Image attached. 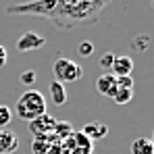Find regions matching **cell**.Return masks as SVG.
<instances>
[{
	"label": "cell",
	"instance_id": "4",
	"mask_svg": "<svg viewBox=\"0 0 154 154\" xmlns=\"http://www.w3.org/2000/svg\"><path fill=\"white\" fill-rule=\"evenodd\" d=\"M44 46H46V38L35 33V31H25L17 40V50L19 52H31L38 50V48H44Z\"/></svg>",
	"mask_w": 154,
	"mask_h": 154
},
{
	"label": "cell",
	"instance_id": "9",
	"mask_svg": "<svg viewBox=\"0 0 154 154\" xmlns=\"http://www.w3.org/2000/svg\"><path fill=\"white\" fill-rule=\"evenodd\" d=\"M133 71V58L131 56H115L112 60V67H110V73L115 77L121 75H131Z\"/></svg>",
	"mask_w": 154,
	"mask_h": 154
},
{
	"label": "cell",
	"instance_id": "13",
	"mask_svg": "<svg viewBox=\"0 0 154 154\" xmlns=\"http://www.w3.org/2000/svg\"><path fill=\"white\" fill-rule=\"evenodd\" d=\"M148 46H150V35H146V33L135 35L133 42H131V48H133V50H146Z\"/></svg>",
	"mask_w": 154,
	"mask_h": 154
},
{
	"label": "cell",
	"instance_id": "20",
	"mask_svg": "<svg viewBox=\"0 0 154 154\" xmlns=\"http://www.w3.org/2000/svg\"><path fill=\"white\" fill-rule=\"evenodd\" d=\"M106 2H110V0H106Z\"/></svg>",
	"mask_w": 154,
	"mask_h": 154
},
{
	"label": "cell",
	"instance_id": "11",
	"mask_svg": "<svg viewBox=\"0 0 154 154\" xmlns=\"http://www.w3.org/2000/svg\"><path fill=\"white\" fill-rule=\"evenodd\" d=\"M131 154H154V144L150 137H137L131 142Z\"/></svg>",
	"mask_w": 154,
	"mask_h": 154
},
{
	"label": "cell",
	"instance_id": "1",
	"mask_svg": "<svg viewBox=\"0 0 154 154\" xmlns=\"http://www.w3.org/2000/svg\"><path fill=\"white\" fill-rule=\"evenodd\" d=\"M106 4V0H29L23 4H11L6 13L38 15L58 29H71L77 25H94Z\"/></svg>",
	"mask_w": 154,
	"mask_h": 154
},
{
	"label": "cell",
	"instance_id": "16",
	"mask_svg": "<svg viewBox=\"0 0 154 154\" xmlns=\"http://www.w3.org/2000/svg\"><path fill=\"white\" fill-rule=\"evenodd\" d=\"M77 52H79V56L88 58V56H92V54H94V44L85 40V42H81V44H79V48H77Z\"/></svg>",
	"mask_w": 154,
	"mask_h": 154
},
{
	"label": "cell",
	"instance_id": "19",
	"mask_svg": "<svg viewBox=\"0 0 154 154\" xmlns=\"http://www.w3.org/2000/svg\"><path fill=\"white\" fill-rule=\"evenodd\" d=\"M6 60H8V52H6V48L0 44V69L6 65Z\"/></svg>",
	"mask_w": 154,
	"mask_h": 154
},
{
	"label": "cell",
	"instance_id": "7",
	"mask_svg": "<svg viewBox=\"0 0 154 154\" xmlns=\"http://www.w3.org/2000/svg\"><path fill=\"white\" fill-rule=\"evenodd\" d=\"M19 150V137L11 129H0V154H13Z\"/></svg>",
	"mask_w": 154,
	"mask_h": 154
},
{
	"label": "cell",
	"instance_id": "5",
	"mask_svg": "<svg viewBox=\"0 0 154 154\" xmlns=\"http://www.w3.org/2000/svg\"><path fill=\"white\" fill-rule=\"evenodd\" d=\"M56 125V119L50 117L48 112H44L42 117H38V119H33L31 123H29V131L35 135V137H44V135H50L52 129Z\"/></svg>",
	"mask_w": 154,
	"mask_h": 154
},
{
	"label": "cell",
	"instance_id": "12",
	"mask_svg": "<svg viewBox=\"0 0 154 154\" xmlns=\"http://www.w3.org/2000/svg\"><path fill=\"white\" fill-rule=\"evenodd\" d=\"M131 98H133V90H127V88H117V92L112 96V100L119 104V106L131 102Z\"/></svg>",
	"mask_w": 154,
	"mask_h": 154
},
{
	"label": "cell",
	"instance_id": "18",
	"mask_svg": "<svg viewBox=\"0 0 154 154\" xmlns=\"http://www.w3.org/2000/svg\"><path fill=\"white\" fill-rule=\"evenodd\" d=\"M112 60H115V54H112V52H104L102 56H100V67L110 71V67H112Z\"/></svg>",
	"mask_w": 154,
	"mask_h": 154
},
{
	"label": "cell",
	"instance_id": "14",
	"mask_svg": "<svg viewBox=\"0 0 154 154\" xmlns=\"http://www.w3.org/2000/svg\"><path fill=\"white\" fill-rule=\"evenodd\" d=\"M11 119H13V110H11L6 104H0V129L8 127Z\"/></svg>",
	"mask_w": 154,
	"mask_h": 154
},
{
	"label": "cell",
	"instance_id": "17",
	"mask_svg": "<svg viewBox=\"0 0 154 154\" xmlns=\"http://www.w3.org/2000/svg\"><path fill=\"white\" fill-rule=\"evenodd\" d=\"M117 88H127V90H133V77H131V75L117 77Z\"/></svg>",
	"mask_w": 154,
	"mask_h": 154
},
{
	"label": "cell",
	"instance_id": "6",
	"mask_svg": "<svg viewBox=\"0 0 154 154\" xmlns=\"http://www.w3.org/2000/svg\"><path fill=\"white\" fill-rule=\"evenodd\" d=\"M96 92L104 98H112L117 92V77L112 73H102L96 79Z\"/></svg>",
	"mask_w": 154,
	"mask_h": 154
},
{
	"label": "cell",
	"instance_id": "3",
	"mask_svg": "<svg viewBox=\"0 0 154 154\" xmlns=\"http://www.w3.org/2000/svg\"><path fill=\"white\" fill-rule=\"evenodd\" d=\"M52 73H54V81H60L65 85V83H73L77 79H81L83 67L75 60L67 58V56H58L52 65Z\"/></svg>",
	"mask_w": 154,
	"mask_h": 154
},
{
	"label": "cell",
	"instance_id": "10",
	"mask_svg": "<svg viewBox=\"0 0 154 154\" xmlns=\"http://www.w3.org/2000/svg\"><path fill=\"white\" fill-rule=\"evenodd\" d=\"M48 92H50V98L56 106H63V104L67 102V90H65V85L60 81L52 79L50 83H48Z\"/></svg>",
	"mask_w": 154,
	"mask_h": 154
},
{
	"label": "cell",
	"instance_id": "15",
	"mask_svg": "<svg viewBox=\"0 0 154 154\" xmlns=\"http://www.w3.org/2000/svg\"><path fill=\"white\" fill-rule=\"evenodd\" d=\"M19 81H21L23 85H27V88H31V85L35 83V71H31V69L23 71V73H21V77H19Z\"/></svg>",
	"mask_w": 154,
	"mask_h": 154
},
{
	"label": "cell",
	"instance_id": "2",
	"mask_svg": "<svg viewBox=\"0 0 154 154\" xmlns=\"http://www.w3.org/2000/svg\"><path fill=\"white\" fill-rule=\"evenodd\" d=\"M46 98L42 92L38 90H27L23 92L19 98H17V104H15V110H17V117L23 119L27 123H31L33 119L42 117L46 112Z\"/></svg>",
	"mask_w": 154,
	"mask_h": 154
},
{
	"label": "cell",
	"instance_id": "8",
	"mask_svg": "<svg viewBox=\"0 0 154 154\" xmlns=\"http://www.w3.org/2000/svg\"><path fill=\"white\" fill-rule=\"evenodd\" d=\"M81 133H83L90 142H96V140L106 137V133H108V125H106V123H100V121H92V123H88L85 127L81 129Z\"/></svg>",
	"mask_w": 154,
	"mask_h": 154
}]
</instances>
